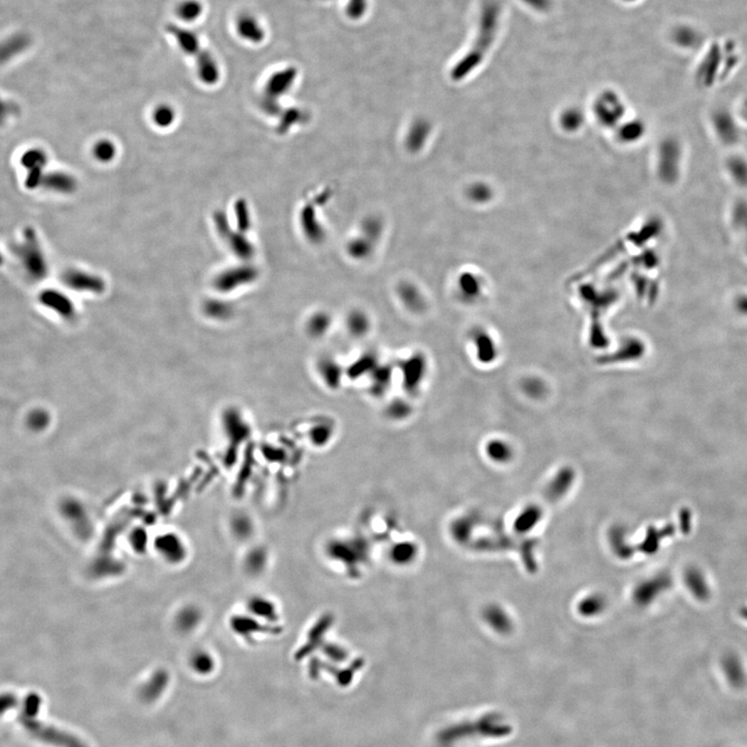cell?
<instances>
[{"label":"cell","instance_id":"4fadbf2b","mask_svg":"<svg viewBox=\"0 0 747 747\" xmlns=\"http://www.w3.org/2000/svg\"><path fill=\"white\" fill-rule=\"evenodd\" d=\"M235 215L237 231L246 234L251 228V211L245 199H240L236 202Z\"/></svg>","mask_w":747,"mask_h":747},{"label":"cell","instance_id":"8fae6325","mask_svg":"<svg viewBox=\"0 0 747 747\" xmlns=\"http://www.w3.org/2000/svg\"><path fill=\"white\" fill-rule=\"evenodd\" d=\"M231 251L242 260H249L254 256V249L251 242L247 239L245 234L239 231H234L226 238Z\"/></svg>","mask_w":747,"mask_h":747},{"label":"cell","instance_id":"9c48e42d","mask_svg":"<svg viewBox=\"0 0 747 747\" xmlns=\"http://www.w3.org/2000/svg\"><path fill=\"white\" fill-rule=\"evenodd\" d=\"M169 31L170 35L174 36V40L178 43L182 51L185 52V53L189 54V56H197L203 50L202 49L199 38L189 29L172 24L169 26Z\"/></svg>","mask_w":747,"mask_h":747},{"label":"cell","instance_id":"5b68a950","mask_svg":"<svg viewBox=\"0 0 747 747\" xmlns=\"http://www.w3.org/2000/svg\"><path fill=\"white\" fill-rule=\"evenodd\" d=\"M236 29H237L238 35L247 42L258 44L264 41L265 31L262 24L256 17L249 14H243L238 18Z\"/></svg>","mask_w":747,"mask_h":747},{"label":"cell","instance_id":"7c38bea8","mask_svg":"<svg viewBox=\"0 0 747 747\" xmlns=\"http://www.w3.org/2000/svg\"><path fill=\"white\" fill-rule=\"evenodd\" d=\"M203 4L199 0H184L177 8L179 18L185 22H193L203 14Z\"/></svg>","mask_w":747,"mask_h":747},{"label":"cell","instance_id":"44dd1931","mask_svg":"<svg viewBox=\"0 0 747 747\" xmlns=\"http://www.w3.org/2000/svg\"><path fill=\"white\" fill-rule=\"evenodd\" d=\"M1 262H2V256H1V254H0V263H1Z\"/></svg>","mask_w":747,"mask_h":747},{"label":"cell","instance_id":"7a4b0ae2","mask_svg":"<svg viewBox=\"0 0 747 747\" xmlns=\"http://www.w3.org/2000/svg\"><path fill=\"white\" fill-rule=\"evenodd\" d=\"M15 251L31 278L40 279L46 276V261L35 229H24L23 239L15 247Z\"/></svg>","mask_w":747,"mask_h":747},{"label":"cell","instance_id":"9a60e30c","mask_svg":"<svg viewBox=\"0 0 747 747\" xmlns=\"http://www.w3.org/2000/svg\"><path fill=\"white\" fill-rule=\"evenodd\" d=\"M174 120H176V113L169 105L162 104V105L157 106L155 110H154L153 121L155 122L156 126L160 127V128H167V127L172 126Z\"/></svg>","mask_w":747,"mask_h":747},{"label":"cell","instance_id":"e0dca14e","mask_svg":"<svg viewBox=\"0 0 747 747\" xmlns=\"http://www.w3.org/2000/svg\"><path fill=\"white\" fill-rule=\"evenodd\" d=\"M19 108L13 102L6 101L0 98V126L6 124L12 117L18 115Z\"/></svg>","mask_w":747,"mask_h":747},{"label":"cell","instance_id":"8992f818","mask_svg":"<svg viewBox=\"0 0 747 747\" xmlns=\"http://www.w3.org/2000/svg\"><path fill=\"white\" fill-rule=\"evenodd\" d=\"M296 71L293 68L276 73L270 77L266 85V98L276 101V98L285 94L294 83Z\"/></svg>","mask_w":747,"mask_h":747},{"label":"cell","instance_id":"ac0fdd59","mask_svg":"<svg viewBox=\"0 0 747 747\" xmlns=\"http://www.w3.org/2000/svg\"><path fill=\"white\" fill-rule=\"evenodd\" d=\"M367 0H349L347 4V15L352 19H358L367 11Z\"/></svg>","mask_w":747,"mask_h":747},{"label":"cell","instance_id":"5bb4252c","mask_svg":"<svg viewBox=\"0 0 747 747\" xmlns=\"http://www.w3.org/2000/svg\"><path fill=\"white\" fill-rule=\"evenodd\" d=\"M93 155L99 162H111L115 159V155H117V147L110 140H100L94 145Z\"/></svg>","mask_w":747,"mask_h":747},{"label":"cell","instance_id":"ffe728a7","mask_svg":"<svg viewBox=\"0 0 747 747\" xmlns=\"http://www.w3.org/2000/svg\"><path fill=\"white\" fill-rule=\"evenodd\" d=\"M622 1H624V2H635V1H637V0H622Z\"/></svg>","mask_w":747,"mask_h":747},{"label":"cell","instance_id":"30bf717a","mask_svg":"<svg viewBox=\"0 0 747 747\" xmlns=\"http://www.w3.org/2000/svg\"><path fill=\"white\" fill-rule=\"evenodd\" d=\"M65 281L68 285L76 289L99 291L103 288V281L101 279L85 273V272L77 271V270L67 272L65 276Z\"/></svg>","mask_w":747,"mask_h":747},{"label":"cell","instance_id":"3957f363","mask_svg":"<svg viewBox=\"0 0 747 747\" xmlns=\"http://www.w3.org/2000/svg\"><path fill=\"white\" fill-rule=\"evenodd\" d=\"M48 157L42 149L33 147L27 150L21 157V164L27 169L25 186L27 189H36L40 187L41 181L44 176V167H46Z\"/></svg>","mask_w":747,"mask_h":747},{"label":"cell","instance_id":"d6986e66","mask_svg":"<svg viewBox=\"0 0 747 747\" xmlns=\"http://www.w3.org/2000/svg\"><path fill=\"white\" fill-rule=\"evenodd\" d=\"M531 10L538 13H546L553 6V0H521Z\"/></svg>","mask_w":747,"mask_h":747},{"label":"cell","instance_id":"277c9868","mask_svg":"<svg viewBox=\"0 0 747 747\" xmlns=\"http://www.w3.org/2000/svg\"><path fill=\"white\" fill-rule=\"evenodd\" d=\"M40 187L50 192L70 194L76 190L77 182L74 177L67 172H51L44 174Z\"/></svg>","mask_w":747,"mask_h":747},{"label":"cell","instance_id":"52a82bcc","mask_svg":"<svg viewBox=\"0 0 747 747\" xmlns=\"http://www.w3.org/2000/svg\"><path fill=\"white\" fill-rule=\"evenodd\" d=\"M197 66L199 79L205 85H216L220 77L219 67L210 52L202 50L197 56Z\"/></svg>","mask_w":747,"mask_h":747},{"label":"cell","instance_id":"2e32d148","mask_svg":"<svg viewBox=\"0 0 747 747\" xmlns=\"http://www.w3.org/2000/svg\"><path fill=\"white\" fill-rule=\"evenodd\" d=\"M213 219H214L215 228H216L217 233L219 234L220 237L226 239L229 234L233 231L231 224H229L228 215L222 212V211H217V212L214 213Z\"/></svg>","mask_w":747,"mask_h":747},{"label":"cell","instance_id":"6da1fadb","mask_svg":"<svg viewBox=\"0 0 747 747\" xmlns=\"http://www.w3.org/2000/svg\"><path fill=\"white\" fill-rule=\"evenodd\" d=\"M501 21V6L498 0H486L479 15L476 36L469 52L462 60L456 63L451 76L457 79L464 78L470 72L479 67L485 60L488 52L492 48Z\"/></svg>","mask_w":747,"mask_h":747},{"label":"cell","instance_id":"ba28073f","mask_svg":"<svg viewBox=\"0 0 747 747\" xmlns=\"http://www.w3.org/2000/svg\"><path fill=\"white\" fill-rule=\"evenodd\" d=\"M256 276V271L253 267L244 266V267L236 268V269L229 270L222 273L217 278L216 285L219 289H231V288L237 287L238 285L253 281Z\"/></svg>","mask_w":747,"mask_h":747}]
</instances>
